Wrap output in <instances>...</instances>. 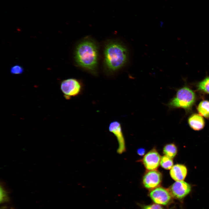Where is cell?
<instances>
[{
  "label": "cell",
  "mask_w": 209,
  "mask_h": 209,
  "mask_svg": "<svg viewBox=\"0 0 209 209\" xmlns=\"http://www.w3.org/2000/svg\"><path fill=\"white\" fill-rule=\"evenodd\" d=\"M98 58V46L93 39H85L77 45L75 52V59L77 64L82 68L96 74Z\"/></svg>",
  "instance_id": "obj_1"
},
{
  "label": "cell",
  "mask_w": 209,
  "mask_h": 209,
  "mask_svg": "<svg viewBox=\"0 0 209 209\" xmlns=\"http://www.w3.org/2000/svg\"><path fill=\"white\" fill-rule=\"evenodd\" d=\"M104 57L105 69L108 73H111L126 64L128 58V50L121 42L110 41L105 46Z\"/></svg>",
  "instance_id": "obj_2"
},
{
  "label": "cell",
  "mask_w": 209,
  "mask_h": 209,
  "mask_svg": "<svg viewBox=\"0 0 209 209\" xmlns=\"http://www.w3.org/2000/svg\"><path fill=\"white\" fill-rule=\"evenodd\" d=\"M195 94L187 87L185 86L179 89L175 97L167 104L171 108H182L186 111L189 112L195 102Z\"/></svg>",
  "instance_id": "obj_3"
},
{
  "label": "cell",
  "mask_w": 209,
  "mask_h": 209,
  "mask_svg": "<svg viewBox=\"0 0 209 209\" xmlns=\"http://www.w3.org/2000/svg\"><path fill=\"white\" fill-rule=\"evenodd\" d=\"M60 87L64 98L68 100L81 94L83 91L84 86L80 80L69 78L63 80Z\"/></svg>",
  "instance_id": "obj_4"
},
{
  "label": "cell",
  "mask_w": 209,
  "mask_h": 209,
  "mask_svg": "<svg viewBox=\"0 0 209 209\" xmlns=\"http://www.w3.org/2000/svg\"><path fill=\"white\" fill-rule=\"evenodd\" d=\"M108 128L109 131L114 134L117 139L118 144L117 152L119 154L122 153L125 151L126 148L120 123L118 121H113L109 123Z\"/></svg>",
  "instance_id": "obj_5"
},
{
  "label": "cell",
  "mask_w": 209,
  "mask_h": 209,
  "mask_svg": "<svg viewBox=\"0 0 209 209\" xmlns=\"http://www.w3.org/2000/svg\"><path fill=\"white\" fill-rule=\"evenodd\" d=\"M190 185L182 181H176L170 187V193L174 197L181 199L188 194L191 191Z\"/></svg>",
  "instance_id": "obj_6"
},
{
  "label": "cell",
  "mask_w": 209,
  "mask_h": 209,
  "mask_svg": "<svg viewBox=\"0 0 209 209\" xmlns=\"http://www.w3.org/2000/svg\"><path fill=\"white\" fill-rule=\"evenodd\" d=\"M162 179L161 174L156 170H149L144 175L143 178V183L148 189H153L158 186Z\"/></svg>",
  "instance_id": "obj_7"
},
{
  "label": "cell",
  "mask_w": 209,
  "mask_h": 209,
  "mask_svg": "<svg viewBox=\"0 0 209 209\" xmlns=\"http://www.w3.org/2000/svg\"><path fill=\"white\" fill-rule=\"evenodd\" d=\"M161 158L158 152L153 149L145 155L143 162L147 169L149 170H154L158 167Z\"/></svg>",
  "instance_id": "obj_8"
},
{
  "label": "cell",
  "mask_w": 209,
  "mask_h": 209,
  "mask_svg": "<svg viewBox=\"0 0 209 209\" xmlns=\"http://www.w3.org/2000/svg\"><path fill=\"white\" fill-rule=\"evenodd\" d=\"M149 195L155 203L163 205L168 203L171 198V194L168 191L161 187L154 189L150 192Z\"/></svg>",
  "instance_id": "obj_9"
},
{
  "label": "cell",
  "mask_w": 209,
  "mask_h": 209,
  "mask_svg": "<svg viewBox=\"0 0 209 209\" xmlns=\"http://www.w3.org/2000/svg\"><path fill=\"white\" fill-rule=\"evenodd\" d=\"M187 169L183 165L176 164L171 168L170 171L171 176L176 181H182L185 179L187 174Z\"/></svg>",
  "instance_id": "obj_10"
},
{
  "label": "cell",
  "mask_w": 209,
  "mask_h": 209,
  "mask_svg": "<svg viewBox=\"0 0 209 209\" xmlns=\"http://www.w3.org/2000/svg\"><path fill=\"white\" fill-rule=\"evenodd\" d=\"M188 124L192 129L199 130L203 129L205 126L204 120L200 114L194 113L188 118Z\"/></svg>",
  "instance_id": "obj_11"
},
{
  "label": "cell",
  "mask_w": 209,
  "mask_h": 209,
  "mask_svg": "<svg viewBox=\"0 0 209 209\" xmlns=\"http://www.w3.org/2000/svg\"><path fill=\"white\" fill-rule=\"evenodd\" d=\"M197 109L201 115L209 118V101L204 100L201 101L198 105Z\"/></svg>",
  "instance_id": "obj_12"
},
{
  "label": "cell",
  "mask_w": 209,
  "mask_h": 209,
  "mask_svg": "<svg viewBox=\"0 0 209 209\" xmlns=\"http://www.w3.org/2000/svg\"><path fill=\"white\" fill-rule=\"evenodd\" d=\"M177 151L176 146L172 143L166 145L163 149V152L165 155L172 158L175 156Z\"/></svg>",
  "instance_id": "obj_13"
},
{
  "label": "cell",
  "mask_w": 209,
  "mask_h": 209,
  "mask_svg": "<svg viewBox=\"0 0 209 209\" xmlns=\"http://www.w3.org/2000/svg\"><path fill=\"white\" fill-rule=\"evenodd\" d=\"M197 87L198 90L209 94V76L198 83Z\"/></svg>",
  "instance_id": "obj_14"
},
{
  "label": "cell",
  "mask_w": 209,
  "mask_h": 209,
  "mask_svg": "<svg viewBox=\"0 0 209 209\" xmlns=\"http://www.w3.org/2000/svg\"><path fill=\"white\" fill-rule=\"evenodd\" d=\"M160 164L164 169L170 170L173 167V163L172 158L165 155L161 157Z\"/></svg>",
  "instance_id": "obj_15"
},
{
  "label": "cell",
  "mask_w": 209,
  "mask_h": 209,
  "mask_svg": "<svg viewBox=\"0 0 209 209\" xmlns=\"http://www.w3.org/2000/svg\"><path fill=\"white\" fill-rule=\"evenodd\" d=\"M23 68L19 65H16L12 66L10 69V73L12 74H20L23 73Z\"/></svg>",
  "instance_id": "obj_16"
},
{
  "label": "cell",
  "mask_w": 209,
  "mask_h": 209,
  "mask_svg": "<svg viewBox=\"0 0 209 209\" xmlns=\"http://www.w3.org/2000/svg\"><path fill=\"white\" fill-rule=\"evenodd\" d=\"M142 209H164L161 206L158 204H153L152 205L144 206Z\"/></svg>",
  "instance_id": "obj_17"
},
{
  "label": "cell",
  "mask_w": 209,
  "mask_h": 209,
  "mask_svg": "<svg viewBox=\"0 0 209 209\" xmlns=\"http://www.w3.org/2000/svg\"><path fill=\"white\" fill-rule=\"evenodd\" d=\"M7 194L2 188H0V202H2L6 200Z\"/></svg>",
  "instance_id": "obj_18"
},
{
  "label": "cell",
  "mask_w": 209,
  "mask_h": 209,
  "mask_svg": "<svg viewBox=\"0 0 209 209\" xmlns=\"http://www.w3.org/2000/svg\"><path fill=\"white\" fill-rule=\"evenodd\" d=\"M137 153L141 156H143L145 153V149L142 148H139L137 150Z\"/></svg>",
  "instance_id": "obj_19"
}]
</instances>
